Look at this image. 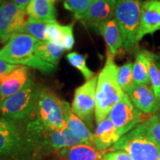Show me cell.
I'll return each instance as SVG.
<instances>
[{"label": "cell", "instance_id": "cell-35", "mask_svg": "<svg viewBox=\"0 0 160 160\" xmlns=\"http://www.w3.org/2000/svg\"><path fill=\"white\" fill-rule=\"evenodd\" d=\"M6 2V0H0V6H1L2 4Z\"/></svg>", "mask_w": 160, "mask_h": 160}, {"label": "cell", "instance_id": "cell-3", "mask_svg": "<svg viewBox=\"0 0 160 160\" xmlns=\"http://www.w3.org/2000/svg\"><path fill=\"white\" fill-rule=\"evenodd\" d=\"M37 39L28 34L16 33L0 48V59L13 64L37 69L45 74L56 71L57 67L39 59L34 53Z\"/></svg>", "mask_w": 160, "mask_h": 160}, {"label": "cell", "instance_id": "cell-6", "mask_svg": "<svg viewBox=\"0 0 160 160\" xmlns=\"http://www.w3.org/2000/svg\"><path fill=\"white\" fill-rule=\"evenodd\" d=\"M34 153L25 137L12 120L0 117V157L14 160H29Z\"/></svg>", "mask_w": 160, "mask_h": 160}, {"label": "cell", "instance_id": "cell-29", "mask_svg": "<svg viewBox=\"0 0 160 160\" xmlns=\"http://www.w3.org/2000/svg\"><path fill=\"white\" fill-rule=\"evenodd\" d=\"M145 124L152 137L160 144V113L152 116Z\"/></svg>", "mask_w": 160, "mask_h": 160}, {"label": "cell", "instance_id": "cell-24", "mask_svg": "<svg viewBox=\"0 0 160 160\" xmlns=\"http://www.w3.org/2000/svg\"><path fill=\"white\" fill-rule=\"evenodd\" d=\"M148 71L151 87L156 97L159 101L160 97V65L158 62L155 53L148 51Z\"/></svg>", "mask_w": 160, "mask_h": 160}, {"label": "cell", "instance_id": "cell-13", "mask_svg": "<svg viewBox=\"0 0 160 160\" xmlns=\"http://www.w3.org/2000/svg\"><path fill=\"white\" fill-rule=\"evenodd\" d=\"M160 31V0H145L142 2L137 42L145 36Z\"/></svg>", "mask_w": 160, "mask_h": 160}, {"label": "cell", "instance_id": "cell-2", "mask_svg": "<svg viewBox=\"0 0 160 160\" xmlns=\"http://www.w3.org/2000/svg\"><path fill=\"white\" fill-rule=\"evenodd\" d=\"M113 57L107 54L105 65L98 76L94 113L97 124L108 117L112 108L125 94L118 83V66Z\"/></svg>", "mask_w": 160, "mask_h": 160}, {"label": "cell", "instance_id": "cell-36", "mask_svg": "<svg viewBox=\"0 0 160 160\" xmlns=\"http://www.w3.org/2000/svg\"><path fill=\"white\" fill-rule=\"evenodd\" d=\"M56 1H57V0H53V2H55Z\"/></svg>", "mask_w": 160, "mask_h": 160}, {"label": "cell", "instance_id": "cell-31", "mask_svg": "<svg viewBox=\"0 0 160 160\" xmlns=\"http://www.w3.org/2000/svg\"><path fill=\"white\" fill-rule=\"evenodd\" d=\"M103 160H132V159L125 151L117 150L104 155Z\"/></svg>", "mask_w": 160, "mask_h": 160}, {"label": "cell", "instance_id": "cell-11", "mask_svg": "<svg viewBox=\"0 0 160 160\" xmlns=\"http://www.w3.org/2000/svg\"><path fill=\"white\" fill-rule=\"evenodd\" d=\"M25 8L12 2H5L0 6V42L6 43L17 33L26 19Z\"/></svg>", "mask_w": 160, "mask_h": 160}, {"label": "cell", "instance_id": "cell-1", "mask_svg": "<svg viewBox=\"0 0 160 160\" xmlns=\"http://www.w3.org/2000/svg\"><path fill=\"white\" fill-rule=\"evenodd\" d=\"M24 131L34 154H47L51 152H58L72 146L85 144L68 128H51L37 119L28 123Z\"/></svg>", "mask_w": 160, "mask_h": 160}, {"label": "cell", "instance_id": "cell-17", "mask_svg": "<svg viewBox=\"0 0 160 160\" xmlns=\"http://www.w3.org/2000/svg\"><path fill=\"white\" fill-rule=\"evenodd\" d=\"M97 30L105 39L108 48L107 54L114 57L124 48L122 36L114 18L100 25Z\"/></svg>", "mask_w": 160, "mask_h": 160}, {"label": "cell", "instance_id": "cell-19", "mask_svg": "<svg viewBox=\"0 0 160 160\" xmlns=\"http://www.w3.org/2000/svg\"><path fill=\"white\" fill-rule=\"evenodd\" d=\"M63 108L65 111V119L67 128L85 144L93 145V133H91L85 123L78 117L72 111L68 102L63 100Z\"/></svg>", "mask_w": 160, "mask_h": 160}, {"label": "cell", "instance_id": "cell-25", "mask_svg": "<svg viewBox=\"0 0 160 160\" xmlns=\"http://www.w3.org/2000/svg\"><path fill=\"white\" fill-rule=\"evenodd\" d=\"M133 63L131 60H129L123 65L118 67V83L125 93H127L129 90L136 84L133 80Z\"/></svg>", "mask_w": 160, "mask_h": 160}, {"label": "cell", "instance_id": "cell-12", "mask_svg": "<svg viewBox=\"0 0 160 160\" xmlns=\"http://www.w3.org/2000/svg\"><path fill=\"white\" fill-rule=\"evenodd\" d=\"M118 0H96L91 7L76 19L85 26L98 29L100 25L114 18Z\"/></svg>", "mask_w": 160, "mask_h": 160}, {"label": "cell", "instance_id": "cell-9", "mask_svg": "<svg viewBox=\"0 0 160 160\" xmlns=\"http://www.w3.org/2000/svg\"><path fill=\"white\" fill-rule=\"evenodd\" d=\"M108 117L122 137L142 122L143 113L136 108L128 95L125 93L112 108Z\"/></svg>", "mask_w": 160, "mask_h": 160}, {"label": "cell", "instance_id": "cell-23", "mask_svg": "<svg viewBox=\"0 0 160 160\" xmlns=\"http://www.w3.org/2000/svg\"><path fill=\"white\" fill-rule=\"evenodd\" d=\"M48 27V24L28 19L18 33L28 34L38 41H47Z\"/></svg>", "mask_w": 160, "mask_h": 160}, {"label": "cell", "instance_id": "cell-38", "mask_svg": "<svg viewBox=\"0 0 160 160\" xmlns=\"http://www.w3.org/2000/svg\"><path fill=\"white\" fill-rule=\"evenodd\" d=\"M159 49H160V46H159Z\"/></svg>", "mask_w": 160, "mask_h": 160}, {"label": "cell", "instance_id": "cell-20", "mask_svg": "<svg viewBox=\"0 0 160 160\" xmlns=\"http://www.w3.org/2000/svg\"><path fill=\"white\" fill-rule=\"evenodd\" d=\"M100 151L93 145L80 144L60 150L57 153L63 160H103L104 156Z\"/></svg>", "mask_w": 160, "mask_h": 160}, {"label": "cell", "instance_id": "cell-32", "mask_svg": "<svg viewBox=\"0 0 160 160\" xmlns=\"http://www.w3.org/2000/svg\"><path fill=\"white\" fill-rule=\"evenodd\" d=\"M19 66L21 65H13V64L8 63L7 62L0 59V78L8 74V73H11L12 71L17 68Z\"/></svg>", "mask_w": 160, "mask_h": 160}, {"label": "cell", "instance_id": "cell-34", "mask_svg": "<svg viewBox=\"0 0 160 160\" xmlns=\"http://www.w3.org/2000/svg\"><path fill=\"white\" fill-rule=\"evenodd\" d=\"M156 58H157V62L159 63V65H160V53H158V54H156Z\"/></svg>", "mask_w": 160, "mask_h": 160}, {"label": "cell", "instance_id": "cell-33", "mask_svg": "<svg viewBox=\"0 0 160 160\" xmlns=\"http://www.w3.org/2000/svg\"><path fill=\"white\" fill-rule=\"evenodd\" d=\"M12 2L17 4L18 5L22 6V7L26 8V6L28 5V4L30 2L31 0H10Z\"/></svg>", "mask_w": 160, "mask_h": 160}, {"label": "cell", "instance_id": "cell-7", "mask_svg": "<svg viewBox=\"0 0 160 160\" xmlns=\"http://www.w3.org/2000/svg\"><path fill=\"white\" fill-rule=\"evenodd\" d=\"M39 90L31 76L21 91L0 103V113L13 122L27 119L35 111Z\"/></svg>", "mask_w": 160, "mask_h": 160}, {"label": "cell", "instance_id": "cell-5", "mask_svg": "<svg viewBox=\"0 0 160 160\" xmlns=\"http://www.w3.org/2000/svg\"><path fill=\"white\" fill-rule=\"evenodd\" d=\"M142 0H118L114 19L122 36L124 48L132 53L139 48V29Z\"/></svg>", "mask_w": 160, "mask_h": 160}, {"label": "cell", "instance_id": "cell-28", "mask_svg": "<svg viewBox=\"0 0 160 160\" xmlns=\"http://www.w3.org/2000/svg\"><path fill=\"white\" fill-rule=\"evenodd\" d=\"M73 25L74 22L68 25H60L62 32L61 46L65 51H71L74 45Z\"/></svg>", "mask_w": 160, "mask_h": 160}, {"label": "cell", "instance_id": "cell-8", "mask_svg": "<svg viewBox=\"0 0 160 160\" xmlns=\"http://www.w3.org/2000/svg\"><path fill=\"white\" fill-rule=\"evenodd\" d=\"M37 119L51 128H67L63 108V100L47 88L39 90L37 106Z\"/></svg>", "mask_w": 160, "mask_h": 160}, {"label": "cell", "instance_id": "cell-37", "mask_svg": "<svg viewBox=\"0 0 160 160\" xmlns=\"http://www.w3.org/2000/svg\"><path fill=\"white\" fill-rule=\"evenodd\" d=\"M159 103H160V97H159Z\"/></svg>", "mask_w": 160, "mask_h": 160}, {"label": "cell", "instance_id": "cell-21", "mask_svg": "<svg viewBox=\"0 0 160 160\" xmlns=\"http://www.w3.org/2000/svg\"><path fill=\"white\" fill-rule=\"evenodd\" d=\"M65 50L59 44L49 41H38L34 46V53L46 62L57 65Z\"/></svg>", "mask_w": 160, "mask_h": 160}, {"label": "cell", "instance_id": "cell-18", "mask_svg": "<svg viewBox=\"0 0 160 160\" xmlns=\"http://www.w3.org/2000/svg\"><path fill=\"white\" fill-rule=\"evenodd\" d=\"M121 138L117 128L108 117L97 124L93 133V145L99 151L107 149L113 146Z\"/></svg>", "mask_w": 160, "mask_h": 160}, {"label": "cell", "instance_id": "cell-16", "mask_svg": "<svg viewBox=\"0 0 160 160\" xmlns=\"http://www.w3.org/2000/svg\"><path fill=\"white\" fill-rule=\"evenodd\" d=\"M28 19L40 22H57L56 8L53 0H31L25 8Z\"/></svg>", "mask_w": 160, "mask_h": 160}, {"label": "cell", "instance_id": "cell-30", "mask_svg": "<svg viewBox=\"0 0 160 160\" xmlns=\"http://www.w3.org/2000/svg\"><path fill=\"white\" fill-rule=\"evenodd\" d=\"M59 23L54 22L48 24L47 32V41L52 42L61 45L62 32Z\"/></svg>", "mask_w": 160, "mask_h": 160}, {"label": "cell", "instance_id": "cell-26", "mask_svg": "<svg viewBox=\"0 0 160 160\" xmlns=\"http://www.w3.org/2000/svg\"><path fill=\"white\" fill-rule=\"evenodd\" d=\"M66 59L73 67L77 68L82 74L86 81L94 77V72L88 67L86 59L83 55L79 54L77 52H72L66 56Z\"/></svg>", "mask_w": 160, "mask_h": 160}, {"label": "cell", "instance_id": "cell-22", "mask_svg": "<svg viewBox=\"0 0 160 160\" xmlns=\"http://www.w3.org/2000/svg\"><path fill=\"white\" fill-rule=\"evenodd\" d=\"M148 51H140L137 53L133 65V76L134 82L137 85H151L148 71Z\"/></svg>", "mask_w": 160, "mask_h": 160}, {"label": "cell", "instance_id": "cell-27", "mask_svg": "<svg viewBox=\"0 0 160 160\" xmlns=\"http://www.w3.org/2000/svg\"><path fill=\"white\" fill-rule=\"evenodd\" d=\"M95 1L96 0H65L64 7L66 10L72 12L76 18L85 13Z\"/></svg>", "mask_w": 160, "mask_h": 160}, {"label": "cell", "instance_id": "cell-15", "mask_svg": "<svg viewBox=\"0 0 160 160\" xmlns=\"http://www.w3.org/2000/svg\"><path fill=\"white\" fill-rule=\"evenodd\" d=\"M30 77L28 67L21 65L0 78V103L21 91L28 83Z\"/></svg>", "mask_w": 160, "mask_h": 160}, {"label": "cell", "instance_id": "cell-10", "mask_svg": "<svg viewBox=\"0 0 160 160\" xmlns=\"http://www.w3.org/2000/svg\"><path fill=\"white\" fill-rule=\"evenodd\" d=\"M98 77L86 81L75 90L71 109L73 113L85 123L91 125L95 113L96 90Z\"/></svg>", "mask_w": 160, "mask_h": 160}, {"label": "cell", "instance_id": "cell-14", "mask_svg": "<svg viewBox=\"0 0 160 160\" xmlns=\"http://www.w3.org/2000/svg\"><path fill=\"white\" fill-rule=\"evenodd\" d=\"M127 94L136 108L144 113H156L160 109L159 101L151 85L135 84Z\"/></svg>", "mask_w": 160, "mask_h": 160}, {"label": "cell", "instance_id": "cell-4", "mask_svg": "<svg viewBox=\"0 0 160 160\" xmlns=\"http://www.w3.org/2000/svg\"><path fill=\"white\" fill-rule=\"evenodd\" d=\"M112 149L125 151L132 160H160V144L152 137L145 122L122 136Z\"/></svg>", "mask_w": 160, "mask_h": 160}]
</instances>
